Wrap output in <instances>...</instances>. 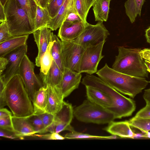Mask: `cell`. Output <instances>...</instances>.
Masks as SVG:
<instances>
[{"instance_id": "obj_32", "label": "cell", "mask_w": 150, "mask_h": 150, "mask_svg": "<svg viewBox=\"0 0 150 150\" xmlns=\"http://www.w3.org/2000/svg\"><path fill=\"white\" fill-rule=\"evenodd\" d=\"M130 125L145 132L150 131V119L144 118L135 116L128 121Z\"/></svg>"}, {"instance_id": "obj_49", "label": "cell", "mask_w": 150, "mask_h": 150, "mask_svg": "<svg viewBox=\"0 0 150 150\" xmlns=\"http://www.w3.org/2000/svg\"><path fill=\"white\" fill-rule=\"evenodd\" d=\"M37 4L42 7H46L47 6V0H37Z\"/></svg>"}, {"instance_id": "obj_53", "label": "cell", "mask_w": 150, "mask_h": 150, "mask_svg": "<svg viewBox=\"0 0 150 150\" xmlns=\"http://www.w3.org/2000/svg\"><path fill=\"white\" fill-rule=\"evenodd\" d=\"M53 0H47V5L49 4Z\"/></svg>"}, {"instance_id": "obj_43", "label": "cell", "mask_w": 150, "mask_h": 150, "mask_svg": "<svg viewBox=\"0 0 150 150\" xmlns=\"http://www.w3.org/2000/svg\"><path fill=\"white\" fill-rule=\"evenodd\" d=\"M8 63V60L6 58L0 57V75L6 69Z\"/></svg>"}, {"instance_id": "obj_14", "label": "cell", "mask_w": 150, "mask_h": 150, "mask_svg": "<svg viewBox=\"0 0 150 150\" xmlns=\"http://www.w3.org/2000/svg\"><path fill=\"white\" fill-rule=\"evenodd\" d=\"M52 30L45 27L36 30L33 33L35 41L38 49V54L35 59V65L40 67L41 60L50 43L53 41Z\"/></svg>"}, {"instance_id": "obj_10", "label": "cell", "mask_w": 150, "mask_h": 150, "mask_svg": "<svg viewBox=\"0 0 150 150\" xmlns=\"http://www.w3.org/2000/svg\"><path fill=\"white\" fill-rule=\"evenodd\" d=\"M62 42V60L64 68L79 72L80 62L85 48L72 41Z\"/></svg>"}, {"instance_id": "obj_28", "label": "cell", "mask_w": 150, "mask_h": 150, "mask_svg": "<svg viewBox=\"0 0 150 150\" xmlns=\"http://www.w3.org/2000/svg\"><path fill=\"white\" fill-rule=\"evenodd\" d=\"M51 19L47 7H42L38 5L35 20V31L47 27Z\"/></svg>"}, {"instance_id": "obj_5", "label": "cell", "mask_w": 150, "mask_h": 150, "mask_svg": "<svg viewBox=\"0 0 150 150\" xmlns=\"http://www.w3.org/2000/svg\"><path fill=\"white\" fill-rule=\"evenodd\" d=\"M4 7L6 21L12 37L33 33L35 31L27 15L16 0H8Z\"/></svg>"}, {"instance_id": "obj_47", "label": "cell", "mask_w": 150, "mask_h": 150, "mask_svg": "<svg viewBox=\"0 0 150 150\" xmlns=\"http://www.w3.org/2000/svg\"><path fill=\"white\" fill-rule=\"evenodd\" d=\"M56 126L53 121L52 123L46 129V132H49L50 133L55 132Z\"/></svg>"}, {"instance_id": "obj_27", "label": "cell", "mask_w": 150, "mask_h": 150, "mask_svg": "<svg viewBox=\"0 0 150 150\" xmlns=\"http://www.w3.org/2000/svg\"><path fill=\"white\" fill-rule=\"evenodd\" d=\"M54 43L51 48V52L53 60L63 73L64 70L62 54V42L54 34L52 35Z\"/></svg>"}, {"instance_id": "obj_35", "label": "cell", "mask_w": 150, "mask_h": 150, "mask_svg": "<svg viewBox=\"0 0 150 150\" xmlns=\"http://www.w3.org/2000/svg\"><path fill=\"white\" fill-rule=\"evenodd\" d=\"M12 116L11 115L0 117V128L14 131L13 126Z\"/></svg>"}, {"instance_id": "obj_17", "label": "cell", "mask_w": 150, "mask_h": 150, "mask_svg": "<svg viewBox=\"0 0 150 150\" xmlns=\"http://www.w3.org/2000/svg\"><path fill=\"white\" fill-rule=\"evenodd\" d=\"M85 87L87 99L90 101L108 110L113 107V101L108 96L95 88Z\"/></svg>"}, {"instance_id": "obj_9", "label": "cell", "mask_w": 150, "mask_h": 150, "mask_svg": "<svg viewBox=\"0 0 150 150\" xmlns=\"http://www.w3.org/2000/svg\"><path fill=\"white\" fill-rule=\"evenodd\" d=\"M106 41L86 47L82 54L79 72L91 75L96 73L99 62L104 57L102 52Z\"/></svg>"}, {"instance_id": "obj_34", "label": "cell", "mask_w": 150, "mask_h": 150, "mask_svg": "<svg viewBox=\"0 0 150 150\" xmlns=\"http://www.w3.org/2000/svg\"><path fill=\"white\" fill-rule=\"evenodd\" d=\"M65 0H53L47 7L52 19L54 18L64 3Z\"/></svg>"}, {"instance_id": "obj_40", "label": "cell", "mask_w": 150, "mask_h": 150, "mask_svg": "<svg viewBox=\"0 0 150 150\" xmlns=\"http://www.w3.org/2000/svg\"><path fill=\"white\" fill-rule=\"evenodd\" d=\"M32 136L35 137H37L39 138L47 139L62 140L65 139L64 137L61 136L58 133L56 132L44 135L35 134Z\"/></svg>"}, {"instance_id": "obj_11", "label": "cell", "mask_w": 150, "mask_h": 150, "mask_svg": "<svg viewBox=\"0 0 150 150\" xmlns=\"http://www.w3.org/2000/svg\"><path fill=\"white\" fill-rule=\"evenodd\" d=\"M27 44L23 45L6 54L4 57L8 60L6 68L0 75V80L6 85L14 76L19 74L20 66L27 51Z\"/></svg>"}, {"instance_id": "obj_30", "label": "cell", "mask_w": 150, "mask_h": 150, "mask_svg": "<svg viewBox=\"0 0 150 150\" xmlns=\"http://www.w3.org/2000/svg\"><path fill=\"white\" fill-rule=\"evenodd\" d=\"M67 139H115L118 138L117 136L112 135L104 136L90 135L78 132L74 129L65 134L64 137Z\"/></svg>"}, {"instance_id": "obj_48", "label": "cell", "mask_w": 150, "mask_h": 150, "mask_svg": "<svg viewBox=\"0 0 150 150\" xmlns=\"http://www.w3.org/2000/svg\"><path fill=\"white\" fill-rule=\"evenodd\" d=\"M11 115V112L6 108H4L0 109V117Z\"/></svg>"}, {"instance_id": "obj_23", "label": "cell", "mask_w": 150, "mask_h": 150, "mask_svg": "<svg viewBox=\"0 0 150 150\" xmlns=\"http://www.w3.org/2000/svg\"><path fill=\"white\" fill-rule=\"evenodd\" d=\"M47 88L43 86L35 93L32 101L34 114L39 115L46 112Z\"/></svg>"}, {"instance_id": "obj_52", "label": "cell", "mask_w": 150, "mask_h": 150, "mask_svg": "<svg viewBox=\"0 0 150 150\" xmlns=\"http://www.w3.org/2000/svg\"><path fill=\"white\" fill-rule=\"evenodd\" d=\"M8 0H0V3L4 7Z\"/></svg>"}, {"instance_id": "obj_2", "label": "cell", "mask_w": 150, "mask_h": 150, "mask_svg": "<svg viewBox=\"0 0 150 150\" xmlns=\"http://www.w3.org/2000/svg\"><path fill=\"white\" fill-rule=\"evenodd\" d=\"M85 86L96 88L108 96L113 101V107L108 110L114 115L115 119L131 116L135 110V102L122 95L99 77L86 75L81 81Z\"/></svg>"}, {"instance_id": "obj_50", "label": "cell", "mask_w": 150, "mask_h": 150, "mask_svg": "<svg viewBox=\"0 0 150 150\" xmlns=\"http://www.w3.org/2000/svg\"><path fill=\"white\" fill-rule=\"evenodd\" d=\"M145 36L147 42L150 44V26L146 30Z\"/></svg>"}, {"instance_id": "obj_12", "label": "cell", "mask_w": 150, "mask_h": 150, "mask_svg": "<svg viewBox=\"0 0 150 150\" xmlns=\"http://www.w3.org/2000/svg\"><path fill=\"white\" fill-rule=\"evenodd\" d=\"M74 116V109L72 105L64 101L61 108L54 115L55 132L59 133L64 130L71 132L74 130L70 125Z\"/></svg>"}, {"instance_id": "obj_19", "label": "cell", "mask_w": 150, "mask_h": 150, "mask_svg": "<svg viewBox=\"0 0 150 150\" xmlns=\"http://www.w3.org/2000/svg\"><path fill=\"white\" fill-rule=\"evenodd\" d=\"M14 130L21 139L24 137L32 136L36 133L29 122L27 117L12 116Z\"/></svg>"}, {"instance_id": "obj_39", "label": "cell", "mask_w": 150, "mask_h": 150, "mask_svg": "<svg viewBox=\"0 0 150 150\" xmlns=\"http://www.w3.org/2000/svg\"><path fill=\"white\" fill-rule=\"evenodd\" d=\"M6 86L3 82L0 80V109L7 105Z\"/></svg>"}, {"instance_id": "obj_29", "label": "cell", "mask_w": 150, "mask_h": 150, "mask_svg": "<svg viewBox=\"0 0 150 150\" xmlns=\"http://www.w3.org/2000/svg\"><path fill=\"white\" fill-rule=\"evenodd\" d=\"M95 0H74L76 10L81 19L85 23L89 11Z\"/></svg>"}, {"instance_id": "obj_3", "label": "cell", "mask_w": 150, "mask_h": 150, "mask_svg": "<svg viewBox=\"0 0 150 150\" xmlns=\"http://www.w3.org/2000/svg\"><path fill=\"white\" fill-rule=\"evenodd\" d=\"M7 105L14 116L27 117L34 114L33 105L19 74L13 77L6 86Z\"/></svg>"}, {"instance_id": "obj_41", "label": "cell", "mask_w": 150, "mask_h": 150, "mask_svg": "<svg viewBox=\"0 0 150 150\" xmlns=\"http://www.w3.org/2000/svg\"><path fill=\"white\" fill-rule=\"evenodd\" d=\"M135 117L144 118L150 119V105H146L139 111Z\"/></svg>"}, {"instance_id": "obj_6", "label": "cell", "mask_w": 150, "mask_h": 150, "mask_svg": "<svg viewBox=\"0 0 150 150\" xmlns=\"http://www.w3.org/2000/svg\"><path fill=\"white\" fill-rule=\"evenodd\" d=\"M74 114L79 121L97 124H109L115 119L111 112L87 99L74 109Z\"/></svg>"}, {"instance_id": "obj_18", "label": "cell", "mask_w": 150, "mask_h": 150, "mask_svg": "<svg viewBox=\"0 0 150 150\" xmlns=\"http://www.w3.org/2000/svg\"><path fill=\"white\" fill-rule=\"evenodd\" d=\"M130 126L128 121H113L108 124L105 130L112 135L121 138H133L136 136V134L133 132Z\"/></svg>"}, {"instance_id": "obj_7", "label": "cell", "mask_w": 150, "mask_h": 150, "mask_svg": "<svg viewBox=\"0 0 150 150\" xmlns=\"http://www.w3.org/2000/svg\"><path fill=\"white\" fill-rule=\"evenodd\" d=\"M109 35L102 22H98L96 25L88 23L82 33L72 41L85 49L89 46L96 45L106 41Z\"/></svg>"}, {"instance_id": "obj_24", "label": "cell", "mask_w": 150, "mask_h": 150, "mask_svg": "<svg viewBox=\"0 0 150 150\" xmlns=\"http://www.w3.org/2000/svg\"><path fill=\"white\" fill-rule=\"evenodd\" d=\"M111 0H95L92 6L95 21L102 22L107 21Z\"/></svg>"}, {"instance_id": "obj_42", "label": "cell", "mask_w": 150, "mask_h": 150, "mask_svg": "<svg viewBox=\"0 0 150 150\" xmlns=\"http://www.w3.org/2000/svg\"><path fill=\"white\" fill-rule=\"evenodd\" d=\"M0 136L6 138L14 139L20 138L19 136L14 131H10L0 128Z\"/></svg>"}, {"instance_id": "obj_44", "label": "cell", "mask_w": 150, "mask_h": 150, "mask_svg": "<svg viewBox=\"0 0 150 150\" xmlns=\"http://www.w3.org/2000/svg\"><path fill=\"white\" fill-rule=\"evenodd\" d=\"M140 54L143 59L150 61V49L145 48L141 50Z\"/></svg>"}, {"instance_id": "obj_38", "label": "cell", "mask_w": 150, "mask_h": 150, "mask_svg": "<svg viewBox=\"0 0 150 150\" xmlns=\"http://www.w3.org/2000/svg\"><path fill=\"white\" fill-rule=\"evenodd\" d=\"M65 21L70 22L82 21L76 10L74 4L69 10Z\"/></svg>"}, {"instance_id": "obj_45", "label": "cell", "mask_w": 150, "mask_h": 150, "mask_svg": "<svg viewBox=\"0 0 150 150\" xmlns=\"http://www.w3.org/2000/svg\"><path fill=\"white\" fill-rule=\"evenodd\" d=\"M143 97L146 105H150V88L145 90Z\"/></svg>"}, {"instance_id": "obj_54", "label": "cell", "mask_w": 150, "mask_h": 150, "mask_svg": "<svg viewBox=\"0 0 150 150\" xmlns=\"http://www.w3.org/2000/svg\"><path fill=\"white\" fill-rule=\"evenodd\" d=\"M36 2V3L37 4V0H34Z\"/></svg>"}, {"instance_id": "obj_25", "label": "cell", "mask_w": 150, "mask_h": 150, "mask_svg": "<svg viewBox=\"0 0 150 150\" xmlns=\"http://www.w3.org/2000/svg\"><path fill=\"white\" fill-rule=\"evenodd\" d=\"M145 0H127L125 3V13L131 23H134L138 16H141V10Z\"/></svg>"}, {"instance_id": "obj_46", "label": "cell", "mask_w": 150, "mask_h": 150, "mask_svg": "<svg viewBox=\"0 0 150 150\" xmlns=\"http://www.w3.org/2000/svg\"><path fill=\"white\" fill-rule=\"evenodd\" d=\"M6 20V15L4 7L0 3V22L1 23Z\"/></svg>"}, {"instance_id": "obj_4", "label": "cell", "mask_w": 150, "mask_h": 150, "mask_svg": "<svg viewBox=\"0 0 150 150\" xmlns=\"http://www.w3.org/2000/svg\"><path fill=\"white\" fill-rule=\"evenodd\" d=\"M118 53L116 56L112 68L120 73L131 76L148 77V72L144 60L140 54V48L118 47Z\"/></svg>"}, {"instance_id": "obj_13", "label": "cell", "mask_w": 150, "mask_h": 150, "mask_svg": "<svg viewBox=\"0 0 150 150\" xmlns=\"http://www.w3.org/2000/svg\"><path fill=\"white\" fill-rule=\"evenodd\" d=\"M81 77V73L64 68L62 80L59 84L55 87L61 93L64 99L78 88Z\"/></svg>"}, {"instance_id": "obj_15", "label": "cell", "mask_w": 150, "mask_h": 150, "mask_svg": "<svg viewBox=\"0 0 150 150\" xmlns=\"http://www.w3.org/2000/svg\"><path fill=\"white\" fill-rule=\"evenodd\" d=\"M83 21L70 22L64 21L59 28L58 36L62 41H72L77 38L87 24Z\"/></svg>"}, {"instance_id": "obj_33", "label": "cell", "mask_w": 150, "mask_h": 150, "mask_svg": "<svg viewBox=\"0 0 150 150\" xmlns=\"http://www.w3.org/2000/svg\"><path fill=\"white\" fill-rule=\"evenodd\" d=\"M27 118L36 133L43 134L46 132L42 119L38 115L33 114Z\"/></svg>"}, {"instance_id": "obj_37", "label": "cell", "mask_w": 150, "mask_h": 150, "mask_svg": "<svg viewBox=\"0 0 150 150\" xmlns=\"http://www.w3.org/2000/svg\"><path fill=\"white\" fill-rule=\"evenodd\" d=\"M37 115H38L41 119L45 130L54 121V115L52 114L45 112Z\"/></svg>"}, {"instance_id": "obj_31", "label": "cell", "mask_w": 150, "mask_h": 150, "mask_svg": "<svg viewBox=\"0 0 150 150\" xmlns=\"http://www.w3.org/2000/svg\"><path fill=\"white\" fill-rule=\"evenodd\" d=\"M53 43V40L50 43L46 51L42 57L40 66V74H47L51 66L53 59L51 50Z\"/></svg>"}, {"instance_id": "obj_36", "label": "cell", "mask_w": 150, "mask_h": 150, "mask_svg": "<svg viewBox=\"0 0 150 150\" xmlns=\"http://www.w3.org/2000/svg\"><path fill=\"white\" fill-rule=\"evenodd\" d=\"M11 35L6 21L0 24V43L10 38Z\"/></svg>"}, {"instance_id": "obj_51", "label": "cell", "mask_w": 150, "mask_h": 150, "mask_svg": "<svg viewBox=\"0 0 150 150\" xmlns=\"http://www.w3.org/2000/svg\"><path fill=\"white\" fill-rule=\"evenodd\" d=\"M144 63L147 68V70L150 73V61L144 60Z\"/></svg>"}, {"instance_id": "obj_21", "label": "cell", "mask_w": 150, "mask_h": 150, "mask_svg": "<svg viewBox=\"0 0 150 150\" xmlns=\"http://www.w3.org/2000/svg\"><path fill=\"white\" fill-rule=\"evenodd\" d=\"M29 35L12 37L0 43V57H4L6 54L15 49L26 44Z\"/></svg>"}, {"instance_id": "obj_26", "label": "cell", "mask_w": 150, "mask_h": 150, "mask_svg": "<svg viewBox=\"0 0 150 150\" xmlns=\"http://www.w3.org/2000/svg\"><path fill=\"white\" fill-rule=\"evenodd\" d=\"M28 17L31 25L35 31V20L38 5L34 0H16Z\"/></svg>"}, {"instance_id": "obj_22", "label": "cell", "mask_w": 150, "mask_h": 150, "mask_svg": "<svg viewBox=\"0 0 150 150\" xmlns=\"http://www.w3.org/2000/svg\"><path fill=\"white\" fill-rule=\"evenodd\" d=\"M74 4V0H65L56 16L51 19L47 27L52 30L59 28L65 20L68 13Z\"/></svg>"}, {"instance_id": "obj_16", "label": "cell", "mask_w": 150, "mask_h": 150, "mask_svg": "<svg viewBox=\"0 0 150 150\" xmlns=\"http://www.w3.org/2000/svg\"><path fill=\"white\" fill-rule=\"evenodd\" d=\"M47 100L46 112L54 115L61 108L64 98L60 91L55 87L47 85Z\"/></svg>"}, {"instance_id": "obj_20", "label": "cell", "mask_w": 150, "mask_h": 150, "mask_svg": "<svg viewBox=\"0 0 150 150\" xmlns=\"http://www.w3.org/2000/svg\"><path fill=\"white\" fill-rule=\"evenodd\" d=\"M63 73L53 60L51 66L46 75L40 74V78L44 86L47 85L55 87L60 83Z\"/></svg>"}, {"instance_id": "obj_1", "label": "cell", "mask_w": 150, "mask_h": 150, "mask_svg": "<svg viewBox=\"0 0 150 150\" xmlns=\"http://www.w3.org/2000/svg\"><path fill=\"white\" fill-rule=\"evenodd\" d=\"M100 79L120 93L134 98L148 84L145 78L131 76L105 66L96 73Z\"/></svg>"}, {"instance_id": "obj_8", "label": "cell", "mask_w": 150, "mask_h": 150, "mask_svg": "<svg viewBox=\"0 0 150 150\" xmlns=\"http://www.w3.org/2000/svg\"><path fill=\"white\" fill-rule=\"evenodd\" d=\"M34 68V64L25 54L21 64L19 75L32 101L35 93L44 86L42 81L35 74Z\"/></svg>"}]
</instances>
